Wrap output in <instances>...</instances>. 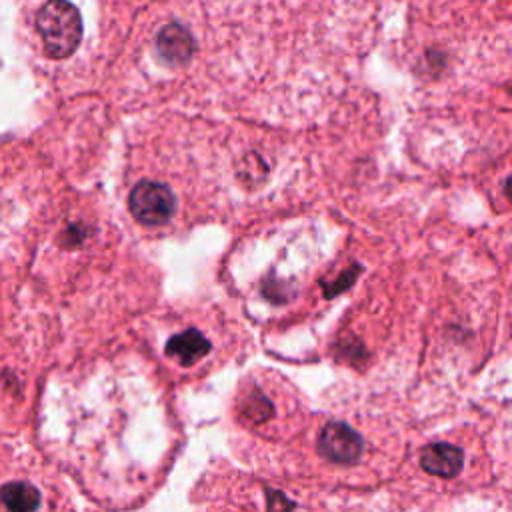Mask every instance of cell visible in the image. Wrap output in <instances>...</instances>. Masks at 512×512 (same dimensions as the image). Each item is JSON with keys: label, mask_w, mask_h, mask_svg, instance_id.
<instances>
[{"label": "cell", "mask_w": 512, "mask_h": 512, "mask_svg": "<svg viewBox=\"0 0 512 512\" xmlns=\"http://www.w3.org/2000/svg\"><path fill=\"white\" fill-rule=\"evenodd\" d=\"M36 28L42 36L44 52L54 60L68 58L82 40L80 12L68 0H48L36 16Z\"/></svg>", "instance_id": "1"}, {"label": "cell", "mask_w": 512, "mask_h": 512, "mask_svg": "<svg viewBox=\"0 0 512 512\" xmlns=\"http://www.w3.org/2000/svg\"><path fill=\"white\" fill-rule=\"evenodd\" d=\"M128 208L140 224L160 226L172 218L176 200L166 184L142 180L132 188L128 196Z\"/></svg>", "instance_id": "2"}, {"label": "cell", "mask_w": 512, "mask_h": 512, "mask_svg": "<svg viewBox=\"0 0 512 512\" xmlns=\"http://www.w3.org/2000/svg\"><path fill=\"white\" fill-rule=\"evenodd\" d=\"M318 450L324 458L338 462V464H350L360 458L364 450V442L358 432H354L350 426L342 422H330L322 428L318 438Z\"/></svg>", "instance_id": "3"}, {"label": "cell", "mask_w": 512, "mask_h": 512, "mask_svg": "<svg viewBox=\"0 0 512 512\" xmlns=\"http://www.w3.org/2000/svg\"><path fill=\"white\" fill-rule=\"evenodd\" d=\"M160 56L170 64H186L194 54V38L180 24H166L156 36Z\"/></svg>", "instance_id": "4"}, {"label": "cell", "mask_w": 512, "mask_h": 512, "mask_svg": "<svg viewBox=\"0 0 512 512\" xmlns=\"http://www.w3.org/2000/svg\"><path fill=\"white\" fill-rule=\"evenodd\" d=\"M420 464L426 472L440 476V478H450L456 476L462 470L464 464V454L460 448L452 446V444H430L428 448H424L422 456H420Z\"/></svg>", "instance_id": "6"}, {"label": "cell", "mask_w": 512, "mask_h": 512, "mask_svg": "<svg viewBox=\"0 0 512 512\" xmlns=\"http://www.w3.org/2000/svg\"><path fill=\"white\" fill-rule=\"evenodd\" d=\"M208 350H210V342L194 328L174 334L166 342V348H164L166 356L174 358L182 366H190L192 362L204 358L208 354Z\"/></svg>", "instance_id": "7"}, {"label": "cell", "mask_w": 512, "mask_h": 512, "mask_svg": "<svg viewBox=\"0 0 512 512\" xmlns=\"http://www.w3.org/2000/svg\"><path fill=\"white\" fill-rule=\"evenodd\" d=\"M40 506L42 494L36 484L28 480H8L0 486L2 512H38Z\"/></svg>", "instance_id": "5"}]
</instances>
